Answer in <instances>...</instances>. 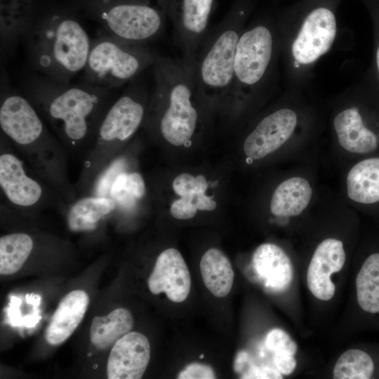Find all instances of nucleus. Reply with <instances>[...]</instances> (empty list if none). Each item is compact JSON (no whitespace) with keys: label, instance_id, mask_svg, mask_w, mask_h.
<instances>
[{"label":"nucleus","instance_id":"1","mask_svg":"<svg viewBox=\"0 0 379 379\" xmlns=\"http://www.w3.org/2000/svg\"><path fill=\"white\" fill-rule=\"evenodd\" d=\"M114 89L81 84H59L44 76L29 81L27 98L67 152L91 151L100 124L114 101Z\"/></svg>","mask_w":379,"mask_h":379},{"label":"nucleus","instance_id":"2","mask_svg":"<svg viewBox=\"0 0 379 379\" xmlns=\"http://www.w3.org/2000/svg\"><path fill=\"white\" fill-rule=\"evenodd\" d=\"M0 127L39 178L60 197L72 202L75 200L76 190L68 176V152L27 97L15 92L4 96L0 106Z\"/></svg>","mask_w":379,"mask_h":379},{"label":"nucleus","instance_id":"3","mask_svg":"<svg viewBox=\"0 0 379 379\" xmlns=\"http://www.w3.org/2000/svg\"><path fill=\"white\" fill-rule=\"evenodd\" d=\"M152 67L154 91L145 118L171 145H185L193 137L200 117L196 102L201 99L193 69L181 58L161 55Z\"/></svg>","mask_w":379,"mask_h":379},{"label":"nucleus","instance_id":"4","mask_svg":"<svg viewBox=\"0 0 379 379\" xmlns=\"http://www.w3.org/2000/svg\"><path fill=\"white\" fill-rule=\"evenodd\" d=\"M32 64L41 76L59 84H69L83 71L91 40L74 18L52 15L29 27L23 36Z\"/></svg>","mask_w":379,"mask_h":379},{"label":"nucleus","instance_id":"5","mask_svg":"<svg viewBox=\"0 0 379 379\" xmlns=\"http://www.w3.org/2000/svg\"><path fill=\"white\" fill-rule=\"evenodd\" d=\"M134 82L112 103L98 127L77 182V190L86 193L98 173L117 155L119 147L130 139L144 121L148 93Z\"/></svg>","mask_w":379,"mask_h":379},{"label":"nucleus","instance_id":"6","mask_svg":"<svg viewBox=\"0 0 379 379\" xmlns=\"http://www.w3.org/2000/svg\"><path fill=\"white\" fill-rule=\"evenodd\" d=\"M246 14V10L239 7L210 29L197 52L192 69L203 102L215 104L227 101Z\"/></svg>","mask_w":379,"mask_h":379},{"label":"nucleus","instance_id":"7","mask_svg":"<svg viewBox=\"0 0 379 379\" xmlns=\"http://www.w3.org/2000/svg\"><path fill=\"white\" fill-rule=\"evenodd\" d=\"M159 55L148 44L100 34L91 41L88 58L83 70V81L94 86L117 88L133 81L144 70L152 67Z\"/></svg>","mask_w":379,"mask_h":379},{"label":"nucleus","instance_id":"8","mask_svg":"<svg viewBox=\"0 0 379 379\" xmlns=\"http://www.w3.org/2000/svg\"><path fill=\"white\" fill-rule=\"evenodd\" d=\"M99 13L100 34L148 44L164 29V13L159 0H105Z\"/></svg>","mask_w":379,"mask_h":379},{"label":"nucleus","instance_id":"9","mask_svg":"<svg viewBox=\"0 0 379 379\" xmlns=\"http://www.w3.org/2000/svg\"><path fill=\"white\" fill-rule=\"evenodd\" d=\"M12 149V144L1 133L0 187L4 197L13 208H44L49 201H53V193L58 194L39 178L18 152Z\"/></svg>","mask_w":379,"mask_h":379},{"label":"nucleus","instance_id":"10","mask_svg":"<svg viewBox=\"0 0 379 379\" xmlns=\"http://www.w3.org/2000/svg\"><path fill=\"white\" fill-rule=\"evenodd\" d=\"M273 54L270 29L260 24L242 32L238 41L227 101L237 100L263 80Z\"/></svg>","mask_w":379,"mask_h":379},{"label":"nucleus","instance_id":"11","mask_svg":"<svg viewBox=\"0 0 379 379\" xmlns=\"http://www.w3.org/2000/svg\"><path fill=\"white\" fill-rule=\"evenodd\" d=\"M214 0H175L173 6V39L181 59L193 68L197 52L209 32Z\"/></svg>","mask_w":379,"mask_h":379},{"label":"nucleus","instance_id":"12","mask_svg":"<svg viewBox=\"0 0 379 379\" xmlns=\"http://www.w3.org/2000/svg\"><path fill=\"white\" fill-rule=\"evenodd\" d=\"M336 34V19L326 5L312 7L306 14L292 46L293 55L300 64H310L326 53Z\"/></svg>","mask_w":379,"mask_h":379},{"label":"nucleus","instance_id":"13","mask_svg":"<svg viewBox=\"0 0 379 379\" xmlns=\"http://www.w3.org/2000/svg\"><path fill=\"white\" fill-rule=\"evenodd\" d=\"M296 124V114L288 108L278 109L266 116L245 139L246 155L258 160L272 153L288 140Z\"/></svg>","mask_w":379,"mask_h":379},{"label":"nucleus","instance_id":"14","mask_svg":"<svg viewBox=\"0 0 379 379\" xmlns=\"http://www.w3.org/2000/svg\"><path fill=\"white\" fill-rule=\"evenodd\" d=\"M152 293H165L174 302H181L189 295L191 278L189 269L181 253L168 248L158 256L148 281Z\"/></svg>","mask_w":379,"mask_h":379},{"label":"nucleus","instance_id":"15","mask_svg":"<svg viewBox=\"0 0 379 379\" xmlns=\"http://www.w3.org/2000/svg\"><path fill=\"white\" fill-rule=\"evenodd\" d=\"M150 359V345L147 337L129 332L114 345L107 361L109 379H140Z\"/></svg>","mask_w":379,"mask_h":379},{"label":"nucleus","instance_id":"16","mask_svg":"<svg viewBox=\"0 0 379 379\" xmlns=\"http://www.w3.org/2000/svg\"><path fill=\"white\" fill-rule=\"evenodd\" d=\"M345 262L343 242L326 239L317 247L307 272V284L310 292L318 299L333 298L335 287L331 275L342 270Z\"/></svg>","mask_w":379,"mask_h":379},{"label":"nucleus","instance_id":"17","mask_svg":"<svg viewBox=\"0 0 379 379\" xmlns=\"http://www.w3.org/2000/svg\"><path fill=\"white\" fill-rule=\"evenodd\" d=\"M340 145L350 152L370 155L379 149V131L368 126L359 109L352 107L333 121Z\"/></svg>","mask_w":379,"mask_h":379},{"label":"nucleus","instance_id":"18","mask_svg":"<svg viewBox=\"0 0 379 379\" xmlns=\"http://www.w3.org/2000/svg\"><path fill=\"white\" fill-rule=\"evenodd\" d=\"M252 262L265 287L282 292L291 286L293 277L292 262L279 246L270 243L260 245L253 253Z\"/></svg>","mask_w":379,"mask_h":379},{"label":"nucleus","instance_id":"19","mask_svg":"<svg viewBox=\"0 0 379 379\" xmlns=\"http://www.w3.org/2000/svg\"><path fill=\"white\" fill-rule=\"evenodd\" d=\"M89 303L88 294L81 290L67 293L59 303L48 325L45 338L51 345L65 342L83 319Z\"/></svg>","mask_w":379,"mask_h":379},{"label":"nucleus","instance_id":"20","mask_svg":"<svg viewBox=\"0 0 379 379\" xmlns=\"http://www.w3.org/2000/svg\"><path fill=\"white\" fill-rule=\"evenodd\" d=\"M67 220L72 232H90L116 209L114 201L109 197L91 194L83 196L71 202L68 207Z\"/></svg>","mask_w":379,"mask_h":379},{"label":"nucleus","instance_id":"21","mask_svg":"<svg viewBox=\"0 0 379 379\" xmlns=\"http://www.w3.org/2000/svg\"><path fill=\"white\" fill-rule=\"evenodd\" d=\"M347 195L363 205L379 204V157H370L357 163L347 177Z\"/></svg>","mask_w":379,"mask_h":379},{"label":"nucleus","instance_id":"22","mask_svg":"<svg viewBox=\"0 0 379 379\" xmlns=\"http://www.w3.org/2000/svg\"><path fill=\"white\" fill-rule=\"evenodd\" d=\"M312 190L307 180L300 177L287 179L275 189L270 211L277 216H296L307 206Z\"/></svg>","mask_w":379,"mask_h":379},{"label":"nucleus","instance_id":"23","mask_svg":"<svg viewBox=\"0 0 379 379\" xmlns=\"http://www.w3.org/2000/svg\"><path fill=\"white\" fill-rule=\"evenodd\" d=\"M200 272L204 285L215 297L227 295L232 287L234 273L230 261L219 249L212 248L203 255Z\"/></svg>","mask_w":379,"mask_h":379},{"label":"nucleus","instance_id":"24","mask_svg":"<svg viewBox=\"0 0 379 379\" xmlns=\"http://www.w3.org/2000/svg\"><path fill=\"white\" fill-rule=\"evenodd\" d=\"M133 317L129 310L117 308L106 316L95 317L91 329V341L96 347L105 349L131 332Z\"/></svg>","mask_w":379,"mask_h":379},{"label":"nucleus","instance_id":"25","mask_svg":"<svg viewBox=\"0 0 379 379\" xmlns=\"http://www.w3.org/2000/svg\"><path fill=\"white\" fill-rule=\"evenodd\" d=\"M145 193V182L141 174L126 171L119 173L113 181L108 197L116 204L114 213L117 211L130 213L137 208Z\"/></svg>","mask_w":379,"mask_h":379},{"label":"nucleus","instance_id":"26","mask_svg":"<svg viewBox=\"0 0 379 379\" xmlns=\"http://www.w3.org/2000/svg\"><path fill=\"white\" fill-rule=\"evenodd\" d=\"M356 288L360 307L371 314L379 313V253L371 254L364 262Z\"/></svg>","mask_w":379,"mask_h":379},{"label":"nucleus","instance_id":"27","mask_svg":"<svg viewBox=\"0 0 379 379\" xmlns=\"http://www.w3.org/2000/svg\"><path fill=\"white\" fill-rule=\"evenodd\" d=\"M34 247L32 237L26 233L8 234L0 238V273L12 274L27 260Z\"/></svg>","mask_w":379,"mask_h":379},{"label":"nucleus","instance_id":"28","mask_svg":"<svg viewBox=\"0 0 379 379\" xmlns=\"http://www.w3.org/2000/svg\"><path fill=\"white\" fill-rule=\"evenodd\" d=\"M374 372V363L366 352L351 349L338 359L334 369L335 379H368Z\"/></svg>","mask_w":379,"mask_h":379},{"label":"nucleus","instance_id":"29","mask_svg":"<svg viewBox=\"0 0 379 379\" xmlns=\"http://www.w3.org/2000/svg\"><path fill=\"white\" fill-rule=\"evenodd\" d=\"M129 161L124 155H117L98 173L88 190V194L107 197L116 177L128 171Z\"/></svg>","mask_w":379,"mask_h":379},{"label":"nucleus","instance_id":"30","mask_svg":"<svg viewBox=\"0 0 379 379\" xmlns=\"http://www.w3.org/2000/svg\"><path fill=\"white\" fill-rule=\"evenodd\" d=\"M172 187L180 197L194 199L196 195L205 193L208 183L202 175L194 177L189 173H182L173 180Z\"/></svg>","mask_w":379,"mask_h":379},{"label":"nucleus","instance_id":"31","mask_svg":"<svg viewBox=\"0 0 379 379\" xmlns=\"http://www.w3.org/2000/svg\"><path fill=\"white\" fill-rule=\"evenodd\" d=\"M265 345L274 354L295 355L298 350L295 342L286 332L279 328H274L267 333Z\"/></svg>","mask_w":379,"mask_h":379},{"label":"nucleus","instance_id":"32","mask_svg":"<svg viewBox=\"0 0 379 379\" xmlns=\"http://www.w3.org/2000/svg\"><path fill=\"white\" fill-rule=\"evenodd\" d=\"M179 379H213L215 374L213 369L207 364L192 363L187 365L178 375Z\"/></svg>","mask_w":379,"mask_h":379},{"label":"nucleus","instance_id":"33","mask_svg":"<svg viewBox=\"0 0 379 379\" xmlns=\"http://www.w3.org/2000/svg\"><path fill=\"white\" fill-rule=\"evenodd\" d=\"M197 211L191 197H180L174 201L170 208L172 216L178 220L190 219L195 215Z\"/></svg>","mask_w":379,"mask_h":379},{"label":"nucleus","instance_id":"34","mask_svg":"<svg viewBox=\"0 0 379 379\" xmlns=\"http://www.w3.org/2000/svg\"><path fill=\"white\" fill-rule=\"evenodd\" d=\"M241 378L281 379L283 377L277 368L262 366L251 367Z\"/></svg>","mask_w":379,"mask_h":379},{"label":"nucleus","instance_id":"35","mask_svg":"<svg viewBox=\"0 0 379 379\" xmlns=\"http://www.w3.org/2000/svg\"><path fill=\"white\" fill-rule=\"evenodd\" d=\"M274 361L277 368L284 375L291 374L296 367L294 355L289 354H274Z\"/></svg>","mask_w":379,"mask_h":379},{"label":"nucleus","instance_id":"36","mask_svg":"<svg viewBox=\"0 0 379 379\" xmlns=\"http://www.w3.org/2000/svg\"><path fill=\"white\" fill-rule=\"evenodd\" d=\"M193 202L197 209L201 211H211L216 208V203L211 197L206 196L205 193L196 195L193 199Z\"/></svg>","mask_w":379,"mask_h":379},{"label":"nucleus","instance_id":"37","mask_svg":"<svg viewBox=\"0 0 379 379\" xmlns=\"http://www.w3.org/2000/svg\"><path fill=\"white\" fill-rule=\"evenodd\" d=\"M203 357H204V355H203V354H201V355L200 356V358H203Z\"/></svg>","mask_w":379,"mask_h":379}]
</instances>
